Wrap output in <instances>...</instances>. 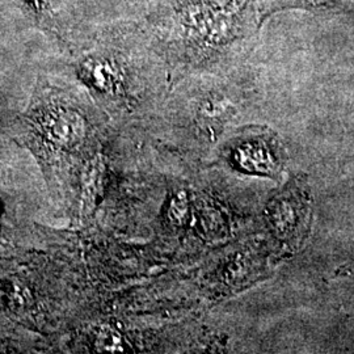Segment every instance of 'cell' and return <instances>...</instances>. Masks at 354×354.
I'll use <instances>...</instances> for the list:
<instances>
[{
    "label": "cell",
    "instance_id": "6da1fadb",
    "mask_svg": "<svg viewBox=\"0 0 354 354\" xmlns=\"http://www.w3.org/2000/svg\"><path fill=\"white\" fill-rule=\"evenodd\" d=\"M306 219L307 207L304 197L301 198V194L291 193V189L279 196L270 215V222L279 239L288 241L302 239Z\"/></svg>",
    "mask_w": 354,
    "mask_h": 354
},
{
    "label": "cell",
    "instance_id": "3957f363",
    "mask_svg": "<svg viewBox=\"0 0 354 354\" xmlns=\"http://www.w3.org/2000/svg\"><path fill=\"white\" fill-rule=\"evenodd\" d=\"M235 160L241 168L253 174L273 175L281 165L273 152L269 151V147L257 142H247L238 147Z\"/></svg>",
    "mask_w": 354,
    "mask_h": 354
},
{
    "label": "cell",
    "instance_id": "7a4b0ae2",
    "mask_svg": "<svg viewBox=\"0 0 354 354\" xmlns=\"http://www.w3.org/2000/svg\"><path fill=\"white\" fill-rule=\"evenodd\" d=\"M44 134L57 147L68 149L77 145L86 134V122L74 111L58 109L46 114L42 121Z\"/></svg>",
    "mask_w": 354,
    "mask_h": 354
},
{
    "label": "cell",
    "instance_id": "8992f818",
    "mask_svg": "<svg viewBox=\"0 0 354 354\" xmlns=\"http://www.w3.org/2000/svg\"><path fill=\"white\" fill-rule=\"evenodd\" d=\"M188 213H189V203L185 193H177L176 196L172 198L169 210H168L171 221L175 222L176 225H183L188 218Z\"/></svg>",
    "mask_w": 354,
    "mask_h": 354
},
{
    "label": "cell",
    "instance_id": "277c9868",
    "mask_svg": "<svg viewBox=\"0 0 354 354\" xmlns=\"http://www.w3.org/2000/svg\"><path fill=\"white\" fill-rule=\"evenodd\" d=\"M28 15L39 26L49 28L58 8V0H20Z\"/></svg>",
    "mask_w": 354,
    "mask_h": 354
},
{
    "label": "cell",
    "instance_id": "5b68a950",
    "mask_svg": "<svg viewBox=\"0 0 354 354\" xmlns=\"http://www.w3.org/2000/svg\"><path fill=\"white\" fill-rule=\"evenodd\" d=\"M97 351L100 352H125L127 345L124 337L113 329L102 330L96 340Z\"/></svg>",
    "mask_w": 354,
    "mask_h": 354
}]
</instances>
